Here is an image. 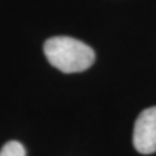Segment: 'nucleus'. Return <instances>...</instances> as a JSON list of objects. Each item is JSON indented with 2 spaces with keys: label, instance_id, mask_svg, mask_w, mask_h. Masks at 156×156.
<instances>
[{
  "label": "nucleus",
  "instance_id": "2",
  "mask_svg": "<svg viewBox=\"0 0 156 156\" xmlns=\"http://www.w3.org/2000/svg\"><path fill=\"white\" fill-rule=\"evenodd\" d=\"M133 144L139 154L156 152V107L140 112L134 125Z\"/></svg>",
  "mask_w": 156,
  "mask_h": 156
},
{
  "label": "nucleus",
  "instance_id": "3",
  "mask_svg": "<svg viewBox=\"0 0 156 156\" xmlns=\"http://www.w3.org/2000/svg\"><path fill=\"white\" fill-rule=\"evenodd\" d=\"M0 156H26V151L22 143L17 140H9L0 150Z\"/></svg>",
  "mask_w": 156,
  "mask_h": 156
},
{
  "label": "nucleus",
  "instance_id": "1",
  "mask_svg": "<svg viewBox=\"0 0 156 156\" xmlns=\"http://www.w3.org/2000/svg\"><path fill=\"white\" fill-rule=\"evenodd\" d=\"M48 62L62 73L83 72L94 64L95 52L86 43L70 37H53L44 43Z\"/></svg>",
  "mask_w": 156,
  "mask_h": 156
}]
</instances>
